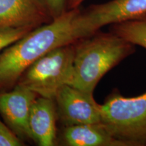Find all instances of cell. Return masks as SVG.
<instances>
[{
  "label": "cell",
  "instance_id": "obj_1",
  "mask_svg": "<svg viewBox=\"0 0 146 146\" xmlns=\"http://www.w3.org/2000/svg\"><path fill=\"white\" fill-rule=\"evenodd\" d=\"M79 11L78 8L67 10L0 53V87L16 83L29 66L48 52L78 41L74 19Z\"/></svg>",
  "mask_w": 146,
  "mask_h": 146
},
{
  "label": "cell",
  "instance_id": "obj_2",
  "mask_svg": "<svg viewBox=\"0 0 146 146\" xmlns=\"http://www.w3.org/2000/svg\"><path fill=\"white\" fill-rule=\"evenodd\" d=\"M74 45V73L70 85L94 94L102 77L135 52V45L113 33L96 32Z\"/></svg>",
  "mask_w": 146,
  "mask_h": 146
},
{
  "label": "cell",
  "instance_id": "obj_3",
  "mask_svg": "<svg viewBox=\"0 0 146 146\" xmlns=\"http://www.w3.org/2000/svg\"><path fill=\"white\" fill-rule=\"evenodd\" d=\"M100 112L101 123L114 137L128 146L146 145V92L129 98L114 90Z\"/></svg>",
  "mask_w": 146,
  "mask_h": 146
},
{
  "label": "cell",
  "instance_id": "obj_4",
  "mask_svg": "<svg viewBox=\"0 0 146 146\" xmlns=\"http://www.w3.org/2000/svg\"><path fill=\"white\" fill-rule=\"evenodd\" d=\"M74 45L54 49L36 60L20 76L16 84L38 96L54 99L64 85H70L74 73Z\"/></svg>",
  "mask_w": 146,
  "mask_h": 146
},
{
  "label": "cell",
  "instance_id": "obj_5",
  "mask_svg": "<svg viewBox=\"0 0 146 146\" xmlns=\"http://www.w3.org/2000/svg\"><path fill=\"white\" fill-rule=\"evenodd\" d=\"M146 18V0H112L92 5L78 12L75 26L81 39L89 36L102 27Z\"/></svg>",
  "mask_w": 146,
  "mask_h": 146
},
{
  "label": "cell",
  "instance_id": "obj_6",
  "mask_svg": "<svg viewBox=\"0 0 146 146\" xmlns=\"http://www.w3.org/2000/svg\"><path fill=\"white\" fill-rule=\"evenodd\" d=\"M54 100L58 120L64 127L101 123L100 104L94 94L66 85L58 90Z\"/></svg>",
  "mask_w": 146,
  "mask_h": 146
},
{
  "label": "cell",
  "instance_id": "obj_7",
  "mask_svg": "<svg viewBox=\"0 0 146 146\" xmlns=\"http://www.w3.org/2000/svg\"><path fill=\"white\" fill-rule=\"evenodd\" d=\"M37 96L33 91L18 85L12 91L0 93V114L5 125L23 141L31 139L29 113Z\"/></svg>",
  "mask_w": 146,
  "mask_h": 146
},
{
  "label": "cell",
  "instance_id": "obj_8",
  "mask_svg": "<svg viewBox=\"0 0 146 146\" xmlns=\"http://www.w3.org/2000/svg\"><path fill=\"white\" fill-rule=\"evenodd\" d=\"M52 20L41 0H0V29H34Z\"/></svg>",
  "mask_w": 146,
  "mask_h": 146
},
{
  "label": "cell",
  "instance_id": "obj_9",
  "mask_svg": "<svg viewBox=\"0 0 146 146\" xmlns=\"http://www.w3.org/2000/svg\"><path fill=\"white\" fill-rule=\"evenodd\" d=\"M57 112L54 99L37 96L29 113L31 140L39 146H53L58 142Z\"/></svg>",
  "mask_w": 146,
  "mask_h": 146
},
{
  "label": "cell",
  "instance_id": "obj_10",
  "mask_svg": "<svg viewBox=\"0 0 146 146\" xmlns=\"http://www.w3.org/2000/svg\"><path fill=\"white\" fill-rule=\"evenodd\" d=\"M59 139L66 146H128L114 137L102 123L64 127Z\"/></svg>",
  "mask_w": 146,
  "mask_h": 146
},
{
  "label": "cell",
  "instance_id": "obj_11",
  "mask_svg": "<svg viewBox=\"0 0 146 146\" xmlns=\"http://www.w3.org/2000/svg\"><path fill=\"white\" fill-rule=\"evenodd\" d=\"M111 32L133 45L146 49V18L114 24Z\"/></svg>",
  "mask_w": 146,
  "mask_h": 146
},
{
  "label": "cell",
  "instance_id": "obj_12",
  "mask_svg": "<svg viewBox=\"0 0 146 146\" xmlns=\"http://www.w3.org/2000/svg\"><path fill=\"white\" fill-rule=\"evenodd\" d=\"M33 30L31 28L5 27L0 29V53Z\"/></svg>",
  "mask_w": 146,
  "mask_h": 146
},
{
  "label": "cell",
  "instance_id": "obj_13",
  "mask_svg": "<svg viewBox=\"0 0 146 146\" xmlns=\"http://www.w3.org/2000/svg\"><path fill=\"white\" fill-rule=\"evenodd\" d=\"M24 145L23 140L18 137L6 125L0 120V146Z\"/></svg>",
  "mask_w": 146,
  "mask_h": 146
},
{
  "label": "cell",
  "instance_id": "obj_14",
  "mask_svg": "<svg viewBox=\"0 0 146 146\" xmlns=\"http://www.w3.org/2000/svg\"><path fill=\"white\" fill-rule=\"evenodd\" d=\"M52 19L67 10V0H41Z\"/></svg>",
  "mask_w": 146,
  "mask_h": 146
},
{
  "label": "cell",
  "instance_id": "obj_15",
  "mask_svg": "<svg viewBox=\"0 0 146 146\" xmlns=\"http://www.w3.org/2000/svg\"><path fill=\"white\" fill-rule=\"evenodd\" d=\"M85 0H67V10L78 8Z\"/></svg>",
  "mask_w": 146,
  "mask_h": 146
}]
</instances>
